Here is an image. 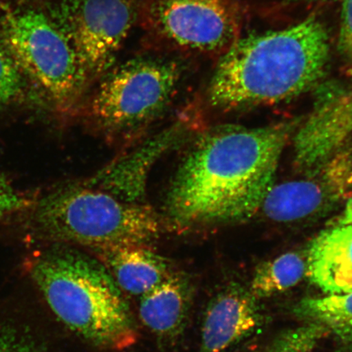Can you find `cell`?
I'll use <instances>...</instances> for the list:
<instances>
[{
  "mask_svg": "<svg viewBox=\"0 0 352 352\" xmlns=\"http://www.w3.org/2000/svg\"><path fill=\"white\" fill-rule=\"evenodd\" d=\"M287 126H223L206 132L184 157L166 197L179 227L234 221L256 213L274 187Z\"/></svg>",
  "mask_w": 352,
  "mask_h": 352,
  "instance_id": "6da1fadb",
  "label": "cell"
},
{
  "mask_svg": "<svg viewBox=\"0 0 352 352\" xmlns=\"http://www.w3.org/2000/svg\"><path fill=\"white\" fill-rule=\"evenodd\" d=\"M329 59L327 30L314 16L288 28L237 38L215 68L210 103L235 109L296 98L320 81Z\"/></svg>",
  "mask_w": 352,
  "mask_h": 352,
  "instance_id": "7a4b0ae2",
  "label": "cell"
},
{
  "mask_svg": "<svg viewBox=\"0 0 352 352\" xmlns=\"http://www.w3.org/2000/svg\"><path fill=\"white\" fill-rule=\"evenodd\" d=\"M32 275L56 318L82 340L116 351L138 341L129 303L99 259L55 249L38 257Z\"/></svg>",
  "mask_w": 352,
  "mask_h": 352,
  "instance_id": "3957f363",
  "label": "cell"
},
{
  "mask_svg": "<svg viewBox=\"0 0 352 352\" xmlns=\"http://www.w3.org/2000/svg\"><path fill=\"white\" fill-rule=\"evenodd\" d=\"M35 226L48 239L98 250L146 245L162 231L155 211L98 188L69 186L39 201Z\"/></svg>",
  "mask_w": 352,
  "mask_h": 352,
  "instance_id": "277c9868",
  "label": "cell"
},
{
  "mask_svg": "<svg viewBox=\"0 0 352 352\" xmlns=\"http://www.w3.org/2000/svg\"><path fill=\"white\" fill-rule=\"evenodd\" d=\"M4 47L17 67L60 109L78 102L91 78L56 21L41 11H7L0 20Z\"/></svg>",
  "mask_w": 352,
  "mask_h": 352,
  "instance_id": "5b68a950",
  "label": "cell"
},
{
  "mask_svg": "<svg viewBox=\"0 0 352 352\" xmlns=\"http://www.w3.org/2000/svg\"><path fill=\"white\" fill-rule=\"evenodd\" d=\"M175 60L135 58L103 76L88 111L101 129L124 134L155 120L170 103L182 78Z\"/></svg>",
  "mask_w": 352,
  "mask_h": 352,
  "instance_id": "8992f818",
  "label": "cell"
},
{
  "mask_svg": "<svg viewBox=\"0 0 352 352\" xmlns=\"http://www.w3.org/2000/svg\"><path fill=\"white\" fill-rule=\"evenodd\" d=\"M139 12L145 30L174 50L223 54L239 38L233 0H143Z\"/></svg>",
  "mask_w": 352,
  "mask_h": 352,
  "instance_id": "52a82bcc",
  "label": "cell"
},
{
  "mask_svg": "<svg viewBox=\"0 0 352 352\" xmlns=\"http://www.w3.org/2000/svg\"><path fill=\"white\" fill-rule=\"evenodd\" d=\"M138 12L135 0H60L52 19L92 78L109 72Z\"/></svg>",
  "mask_w": 352,
  "mask_h": 352,
  "instance_id": "ba28073f",
  "label": "cell"
},
{
  "mask_svg": "<svg viewBox=\"0 0 352 352\" xmlns=\"http://www.w3.org/2000/svg\"><path fill=\"white\" fill-rule=\"evenodd\" d=\"M351 192L352 149L345 146L307 178L272 187L261 209L275 221H297L331 208Z\"/></svg>",
  "mask_w": 352,
  "mask_h": 352,
  "instance_id": "9c48e42d",
  "label": "cell"
},
{
  "mask_svg": "<svg viewBox=\"0 0 352 352\" xmlns=\"http://www.w3.org/2000/svg\"><path fill=\"white\" fill-rule=\"evenodd\" d=\"M257 300L237 284L215 294L204 312L199 352H223L253 333L263 320Z\"/></svg>",
  "mask_w": 352,
  "mask_h": 352,
  "instance_id": "30bf717a",
  "label": "cell"
},
{
  "mask_svg": "<svg viewBox=\"0 0 352 352\" xmlns=\"http://www.w3.org/2000/svg\"><path fill=\"white\" fill-rule=\"evenodd\" d=\"M190 276L176 270L140 297L142 323L162 346H174L183 337L195 296Z\"/></svg>",
  "mask_w": 352,
  "mask_h": 352,
  "instance_id": "8fae6325",
  "label": "cell"
},
{
  "mask_svg": "<svg viewBox=\"0 0 352 352\" xmlns=\"http://www.w3.org/2000/svg\"><path fill=\"white\" fill-rule=\"evenodd\" d=\"M352 135V88L316 104L298 131L302 151L311 160L323 162L346 146Z\"/></svg>",
  "mask_w": 352,
  "mask_h": 352,
  "instance_id": "7c38bea8",
  "label": "cell"
},
{
  "mask_svg": "<svg viewBox=\"0 0 352 352\" xmlns=\"http://www.w3.org/2000/svg\"><path fill=\"white\" fill-rule=\"evenodd\" d=\"M307 274L324 292H352V226L329 228L311 242L307 255Z\"/></svg>",
  "mask_w": 352,
  "mask_h": 352,
  "instance_id": "4fadbf2b",
  "label": "cell"
},
{
  "mask_svg": "<svg viewBox=\"0 0 352 352\" xmlns=\"http://www.w3.org/2000/svg\"><path fill=\"white\" fill-rule=\"evenodd\" d=\"M122 292L142 296L173 274L170 259L144 245L120 246L94 252Z\"/></svg>",
  "mask_w": 352,
  "mask_h": 352,
  "instance_id": "5bb4252c",
  "label": "cell"
},
{
  "mask_svg": "<svg viewBox=\"0 0 352 352\" xmlns=\"http://www.w3.org/2000/svg\"><path fill=\"white\" fill-rule=\"evenodd\" d=\"M178 138V129L166 131L164 135L144 144L140 151L132 153L118 164L110 166L100 176L91 180L92 186L99 184L102 190L122 200L138 202L143 195L147 170L158 155Z\"/></svg>",
  "mask_w": 352,
  "mask_h": 352,
  "instance_id": "9a60e30c",
  "label": "cell"
},
{
  "mask_svg": "<svg viewBox=\"0 0 352 352\" xmlns=\"http://www.w3.org/2000/svg\"><path fill=\"white\" fill-rule=\"evenodd\" d=\"M305 274L307 259L299 253H286L257 267L250 292L257 299L270 297L294 287Z\"/></svg>",
  "mask_w": 352,
  "mask_h": 352,
  "instance_id": "2e32d148",
  "label": "cell"
},
{
  "mask_svg": "<svg viewBox=\"0 0 352 352\" xmlns=\"http://www.w3.org/2000/svg\"><path fill=\"white\" fill-rule=\"evenodd\" d=\"M296 314L331 330L341 340L352 342V292L305 299Z\"/></svg>",
  "mask_w": 352,
  "mask_h": 352,
  "instance_id": "e0dca14e",
  "label": "cell"
},
{
  "mask_svg": "<svg viewBox=\"0 0 352 352\" xmlns=\"http://www.w3.org/2000/svg\"><path fill=\"white\" fill-rule=\"evenodd\" d=\"M22 85L20 69L0 43V105L6 104L19 95Z\"/></svg>",
  "mask_w": 352,
  "mask_h": 352,
  "instance_id": "ac0fdd59",
  "label": "cell"
},
{
  "mask_svg": "<svg viewBox=\"0 0 352 352\" xmlns=\"http://www.w3.org/2000/svg\"><path fill=\"white\" fill-rule=\"evenodd\" d=\"M0 352H46L38 342L25 333L0 328Z\"/></svg>",
  "mask_w": 352,
  "mask_h": 352,
  "instance_id": "d6986e66",
  "label": "cell"
},
{
  "mask_svg": "<svg viewBox=\"0 0 352 352\" xmlns=\"http://www.w3.org/2000/svg\"><path fill=\"white\" fill-rule=\"evenodd\" d=\"M338 50L352 72V0H342Z\"/></svg>",
  "mask_w": 352,
  "mask_h": 352,
  "instance_id": "ffe728a7",
  "label": "cell"
},
{
  "mask_svg": "<svg viewBox=\"0 0 352 352\" xmlns=\"http://www.w3.org/2000/svg\"><path fill=\"white\" fill-rule=\"evenodd\" d=\"M29 201L17 192L0 174V217L25 208Z\"/></svg>",
  "mask_w": 352,
  "mask_h": 352,
  "instance_id": "44dd1931",
  "label": "cell"
},
{
  "mask_svg": "<svg viewBox=\"0 0 352 352\" xmlns=\"http://www.w3.org/2000/svg\"><path fill=\"white\" fill-rule=\"evenodd\" d=\"M340 223L349 224L352 226V197L347 200L344 214H343Z\"/></svg>",
  "mask_w": 352,
  "mask_h": 352,
  "instance_id": "7402d4cb",
  "label": "cell"
},
{
  "mask_svg": "<svg viewBox=\"0 0 352 352\" xmlns=\"http://www.w3.org/2000/svg\"><path fill=\"white\" fill-rule=\"evenodd\" d=\"M270 352H301L298 351L296 349H294V347L290 346L288 344H286L283 341L277 340L275 342V344L274 346H272V351Z\"/></svg>",
  "mask_w": 352,
  "mask_h": 352,
  "instance_id": "603a6c76",
  "label": "cell"
},
{
  "mask_svg": "<svg viewBox=\"0 0 352 352\" xmlns=\"http://www.w3.org/2000/svg\"><path fill=\"white\" fill-rule=\"evenodd\" d=\"M289 2H296V1H300V0H288ZM324 1H327V0H324Z\"/></svg>",
  "mask_w": 352,
  "mask_h": 352,
  "instance_id": "cb8c5ba5",
  "label": "cell"
},
{
  "mask_svg": "<svg viewBox=\"0 0 352 352\" xmlns=\"http://www.w3.org/2000/svg\"><path fill=\"white\" fill-rule=\"evenodd\" d=\"M346 352H352V349L347 351Z\"/></svg>",
  "mask_w": 352,
  "mask_h": 352,
  "instance_id": "d4e9b609",
  "label": "cell"
}]
</instances>
